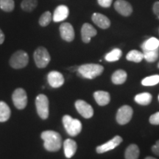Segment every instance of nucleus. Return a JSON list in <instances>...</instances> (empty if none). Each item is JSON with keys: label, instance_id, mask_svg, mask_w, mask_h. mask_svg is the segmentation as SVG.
<instances>
[{"label": "nucleus", "instance_id": "obj_33", "mask_svg": "<svg viewBox=\"0 0 159 159\" xmlns=\"http://www.w3.org/2000/svg\"><path fill=\"white\" fill-rule=\"evenodd\" d=\"M152 151L157 156H159V140L157 141L156 144L152 147Z\"/></svg>", "mask_w": 159, "mask_h": 159}, {"label": "nucleus", "instance_id": "obj_12", "mask_svg": "<svg viewBox=\"0 0 159 159\" xmlns=\"http://www.w3.org/2000/svg\"><path fill=\"white\" fill-rule=\"evenodd\" d=\"M61 36L64 41L71 42L75 39V30L71 24L65 22L60 26Z\"/></svg>", "mask_w": 159, "mask_h": 159}, {"label": "nucleus", "instance_id": "obj_1", "mask_svg": "<svg viewBox=\"0 0 159 159\" xmlns=\"http://www.w3.org/2000/svg\"><path fill=\"white\" fill-rule=\"evenodd\" d=\"M41 136L44 142V148L47 151L56 152L61 149L62 145V138L58 133L54 130H45L41 134Z\"/></svg>", "mask_w": 159, "mask_h": 159}, {"label": "nucleus", "instance_id": "obj_6", "mask_svg": "<svg viewBox=\"0 0 159 159\" xmlns=\"http://www.w3.org/2000/svg\"><path fill=\"white\" fill-rule=\"evenodd\" d=\"M35 63L39 68H45L49 64L50 61V55L49 54V52L47 49L43 47H39L35 51L34 55Z\"/></svg>", "mask_w": 159, "mask_h": 159}, {"label": "nucleus", "instance_id": "obj_35", "mask_svg": "<svg viewBox=\"0 0 159 159\" xmlns=\"http://www.w3.org/2000/svg\"><path fill=\"white\" fill-rule=\"evenodd\" d=\"M4 41H5V35H4L3 32L0 29V44L3 43Z\"/></svg>", "mask_w": 159, "mask_h": 159}, {"label": "nucleus", "instance_id": "obj_37", "mask_svg": "<svg viewBox=\"0 0 159 159\" xmlns=\"http://www.w3.org/2000/svg\"><path fill=\"white\" fill-rule=\"evenodd\" d=\"M145 159H156V158H152V157H147V158H145Z\"/></svg>", "mask_w": 159, "mask_h": 159}, {"label": "nucleus", "instance_id": "obj_8", "mask_svg": "<svg viewBox=\"0 0 159 159\" xmlns=\"http://www.w3.org/2000/svg\"><path fill=\"white\" fill-rule=\"evenodd\" d=\"M133 109L129 105H124L122 106L117 111L116 114V122L119 125H125L131 120L133 116Z\"/></svg>", "mask_w": 159, "mask_h": 159}, {"label": "nucleus", "instance_id": "obj_10", "mask_svg": "<svg viewBox=\"0 0 159 159\" xmlns=\"http://www.w3.org/2000/svg\"><path fill=\"white\" fill-rule=\"evenodd\" d=\"M122 142V137L119 136H114L112 139H111L110 141L107 142L105 144H103L100 146H98L96 149L97 153H104V152H108V151L114 150L118 147L119 144H121Z\"/></svg>", "mask_w": 159, "mask_h": 159}, {"label": "nucleus", "instance_id": "obj_18", "mask_svg": "<svg viewBox=\"0 0 159 159\" xmlns=\"http://www.w3.org/2000/svg\"><path fill=\"white\" fill-rule=\"evenodd\" d=\"M94 97L97 104L100 106H105L110 102L111 96L108 92L104 91H97L94 92Z\"/></svg>", "mask_w": 159, "mask_h": 159}, {"label": "nucleus", "instance_id": "obj_16", "mask_svg": "<svg viewBox=\"0 0 159 159\" xmlns=\"http://www.w3.org/2000/svg\"><path fill=\"white\" fill-rule=\"evenodd\" d=\"M93 22L102 29H107L111 26V21L105 16L99 13H94L91 17Z\"/></svg>", "mask_w": 159, "mask_h": 159}, {"label": "nucleus", "instance_id": "obj_5", "mask_svg": "<svg viewBox=\"0 0 159 159\" xmlns=\"http://www.w3.org/2000/svg\"><path fill=\"white\" fill-rule=\"evenodd\" d=\"M35 105L39 116L42 119L49 116V99L44 94L38 95L35 99Z\"/></svg>", "mask_w": 159, "mask_h": 159}, {"label": "nucleus", "instance_id": "obj_2", "mask_svg": "<svg viewBox=\"0 0 159 159\" xmlns=\"http://www.w3.org/2000/svg\"><path fill=\"white\" fill-rule=\"evenodd\" d=\"M104 70L102 66L96 63H87L80 66L78 67V73L80 76L86 79H94L102 75Z\"/></svg>", "mask_w": 159, "mask_h": 159}, {"label": "nucleus", "instance_id": "obj_28", "mask_svg": "<svg viewBox=\"0 0 159 159\" xmlns=\"http://www.w3.org/2000/svg\"><path fill=\"white\" fill-rule=\"evenodd\" d=\"M159 83V75H152V76L147 77L142 80V84L144 86H152L156 85Z\"/></svg>", "mask_w": 159, "mask_h": 159}, {"label": "nucleus", "instance_id": "obj_26", "mask_svg": "<svg viewBox=\"0 0 159 159\" xmlns=\"http://www.w3.org/2000/svg\"><path fill=\"white\" fill-rule=\"evenodd\" d=\"M122 55V52L119 49H114L110 52L105 55V58L108 62H114V61H119Z\"/></svg>", "mask_w": 159, "mask_h": 159}, {"label": "nucleus", "instance_id": "obj_36", "mask_svg": "<svg viewBox=\"0 0 159 159\" xmlns=\"http://www.w3.org/2000/svg\"><path fill=\"white\" fill-rule=\"evenodd\" d=\"M79 67V66H78ZM78 67H77V66H73V67H71V68H69L68 69L69 70H70V71H77L78 70Z\"/></svg>", "mask_w": 159, "mask_h": 159}, {"label": "nucleus", "instance_id": "obj_20", "mask_svg": "<svg viewBox=\"0 0 159 159\" xmlns=\"http://www.w3.org/2000/svg\"><path fill=\"white\" fill-rule=\"evenodd\" d=\"M11 111L9 106L3 101H0V122L7 121L11 116Z\"/></svg>", "mask_w": 159, "mask_h": 159}, {"label": "nucleus", "instance_id": "obj_24", "mask_svg": "<svg viewBox=\"0 0 159 159\" xmlns=\"http://www.w3.org/2000/svg\"><path fill=\"white\" fill-rule=\"evenodd\" d=\"M126 58L129 61L139 63L144 59V55H143V53L138 50H131L128 53Z\"/></svg>", "mask_w": 159, "mask_h": 159}, {"label": "nucleus", "instance_id": "obj_32", "mask_svg": "<svg viewBox=\"0 0 159 159\" xmlns=\"http://www.w3.org/2000/svg\"><path fill=\"white\" fill-rule=\"evenodd\" d=\"M97 2L101 7H109L112 4L113 0H97Z\"/></svg>", "mask_w": 159, "mask_h": 159}, {"label": "nucleus", "instance_id": "obj_31", "mask_svg": "<svg viewBox=\"0 0 159 159\" xmlns=\"http://www.w3.org/2000/svg\"><path fill=\"white\" fill-rule=\"evenodd\" d=\"M150 122L152 125H159V112H157L156 114H152L150 117Z\"/></svg>", "mask_w": 159, "mask_h": 159}, {"label": "nucleus", "instance_id": "obj_30", "mask_svg": "<svg viewBox=\"0 0 159 159\" xmlns=\"http://www.w3.org/2000/svg\"><path fill=\"white\" fill-rule=\"evenodd\" d=\"M52 20V16L50 12L46 11L40 17L39 25L42 26V27H47V25H49Z\"/></svg>", "mask_w": 159, "mask_h": 159}, {"label": "nucleus", "instance_id": "obj_29", "mask_svg": "<svg viewBox=\"0 0 159 159\" xmlns=\"http://www.w3.org/2000/svg\"><path fill=\"white\" fill-rule=\"evenodd\" d=\"M15 4L13 0H0V7L5 12H11L14 9Z\"/></svg>", "mask_w": 159, "mask_h": 159}, {"label": "nucleus", "instance_id": "obj_15", "mask_svg": "<svg viewBox=\"0 0 159 159\" xmlns=\"http://www.w3.org/2000/svg\"><path fill=\"white\" fill-rule=\"evenodd\" d=\"M69 13L68 7L66 5H59L55 10L52 19L55 22H60L67 19Z\"/></svg>", "mask_w": 159, "mask_h": 159}, {"label": "nucleus", "instance_id": "obj_13", "mask_svg": "<svg viewBox=\"0 0 159 159\" xmlns=\"http://www.w3.org/2000/svg\"><path fill=\"white\" fill-rule=\"evenodd\" d=\"M114 8L119 14L128 16L133 12L132 6L125 0H117L114 3Z\"/></svg>", "mask_w": 159, "mask_h": 159}, {"label": "nucleus", "instance_id": "obj_38", "mask_svg": "<svg viewBox=\"0 0 159 159\" xmlns=\"http://www.w3.org/2000/svg\"><path fill=\"white\" fill-rule=\"evenodd\" d=\"M158 67L159 68V63H158Z\"/></svg>", "mask_w": 159, "mask_h": 159}, {"label": "nucleus", "instance_id": "obj_19", "mask_svg": "<svg viewBox=\"0 0 159 159\" xmlns=\"http://www.w3.org/2000/svg\"><path fill=\"white\" fill-rule=\"evenodd\" d=\"M127 73L126 71L122 69H119L115 71L111 77V80L116 85H121L124 83L127 80Z\"/></svg>", "mask_w": 159, "mask_h": 159}, {"label": "nucleus", "instance_id": "obj_23", "mask_svg": "<svg viewBox=\"0 0 159 159\" xmlns=\"http://www.w3.org/2000/svg\"><path fill=\"white\" fill-rule=\"evenodd\" d=\"M152 95L150 93L144 92L137 94L135 97V101L139 105H148L150 104L152 101Z\"/></svg>", "mask_w": 159, "mask_h": 159}, {"label": "nucleus", "instance_id": "obj_22", "mask_svg": "<svg viewBox=\"0 0 159 159\" xmlns=\"http://www.w3.org/2000/svg\"><path fill=\"white\" fill-rule=\"evenodd\" d=\"M143 51L145 50H153L159 48V40L156 38L152 37L145 41L142 45Z\"/></svg>", "mask_w": 159, "mask_h": 159}, {"label": "nucleus", "instance_id": "obj_11", "mask_svg": "<svg viewBox=\"0 0 159 159\" xmlns=\"http://www.w3.org/2000/svg\"><path fill=\"white\" fill-rule=\"evenodd\" d=\"M47 80L51 87L57 89L62 86L65 80L61 72L57 71H52L47 75Z\"/></svg>", "mask_w": 159, "mask_h": 159}, {"label": "nucleus", "instance_id": "obj_34", "mask_svg": "<svg viewBox=\"0 0 159 159\" xmlns=\"http://www.w3.org/2000/svg\"><path fill=\"white\" fill-rule=\"evenodd\" d=\"M153 12L156 15V16L159 19V2H156L153 5Z\"/></svg>", "mask_w": 159, "mask_h": 159}, {"label": "nucleus", "instance_id": "obj_14", "mask_svg": "<svg viewBox=\"0 0 159 159\" xmlns=\"http://www.w3.org/2000/svg\"><path fill=\"white\" fill-rule=\"evenodd\" d=\"M96 29L92 25L89 23H85L81 28V36L84 43H89L92 37L97 35Z\"/></svg>", "mask_w": 159, "mask_h": 159}, {"label": "nucleus", "instance_id": "obj_3", "mask_svg": "<svg viewBox=\"0 0 159 159\" xmlns=\"http://www.w3.org/2000/svg\"><path fill=\"white\" fill-rule=\"evenodd\" d=\"M63 124L64 128L71 136H76L82 130V123L77 119H73L69 115L63 117Z\"/></svg>", "mask_w": 159, "mask_h": 159}, {"label": "nucleus", "instance_id": "obj_27", "mask_svg": "<svg viewBox=\"0 0 159 159\" xmlns=\"http://www.w3.org/2000/svg\"><path fill=\"white\" fill-rule=\"evenodd\" d=\"M37 0H23L21 4V9L27 12H32L37 7Z\"/></svg>", "mask_w": 159, "mask_h": 159}, {"label": "nucleus", "instance_id": "obj_9", "mask_svg": "<svg viewBox=\"0 0 159 159\" xmlns=\"http://www.w3.org/2000/svg\"><path fill=\"white\" fill-rule=\"evenodd\" d=\"M75 108L79 114L85 119H90L94 115V110L92 107L84 100H77L75 102Z\"/></svg>", "mask_w": 159, "mask_h": 159}, {"label": "nucleus", "instance_id": "obj_4", "mask_svg": "<svg viewBox=\"0 0 159 159\" xmlns=\"http://www.w3.org/2000/svg\"><path fill=\"white\" fill-rule=\"evenodd\" d=\"M29 61L27 53L23 50H19L12 55L10 59V65L12 68L19 69L25 68Z\"/></svg>", "mask_w": 159, "mask_h": 159}, {"label": "nucleus", "instance_id": "obj_7", "mask_svg": "<svg viewBox=\"0 0 159 159\" xmlns=\"http://www.w3.org/2000/svg\"><path fill=\"white\" fill-rule=\"evenodd\" d=\"M13 104L19 110L25 109L27 104V96L26 91L23 89H16L12 95Z\"/></svg>", "mask_w": 159, "mask_h": 159}, {"label": "nucleus", "instance_id": "obj_39", "mask_svg": "<svg viewBox=\"0 0 159 159\" xmlns=\"http://www.w3.org/2000/svg\"><path fill=\"white\" fill-rule=\"evenodd\" d=\"M158 100H159V95H158Z\"/></svg>", "mask_w": 159, "mask_h": 159}, {"label": "nucleus", "instance_id": "obj_17", "mask_svg": "<svg viewBox=\"0 0 159 159\" xmlns=\"http://www.w3.org/2000/svg\"><path fill=\"white\" fill-rule=\"evenodd\" d=\"M77 145L74 140L68 139L63 142V150L64 154L67 158H71L75 154L77 151Z\"/></svg>", "mask_w": 159, "mask_h": 159}, {"label": "nucleus", "instance_id": "obj_25", "mask_svg": "<svg viewBox=\"0 0 159 159\" xmlns=\"http://www.w3.org/2000/svg\"><path fill=\"white\" fill-rule=\"evenodd\" d=\"M144 58L148 62L152 63L157 61L159 56V49H153V50H145L143 51Z\"/></svg>", "mask_w": 159, "mask_h": 159}, {"label": "nucleus", "instance_id": "obj_21", "mask_svg": "<svg viewBox=\"0 0 159 159\" xmlns=\"http://www.w3.org/2000/svg\"><path fill=\"white\" fill-rule=\"evenodd\" d=\"M125 159H138L139 156V148L136 144H130L126 149L125 153Z\"/></svg>", "mask_w": 159, "mask_h": 159}]
</instances>
